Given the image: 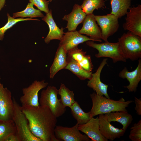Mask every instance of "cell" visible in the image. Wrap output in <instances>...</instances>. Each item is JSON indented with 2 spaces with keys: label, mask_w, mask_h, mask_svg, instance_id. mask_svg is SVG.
Masks as SVG:
<instances>
[{
  "label": "cell",
  "mask_w": 141,
  "mask_h": 141,
  "mask_svg": "<svg viewBox=\"0 0 141 141\" xmlns=\"http://www.w3.org/2000/svg\"><path fill=\"white\" fill-rule=\"evenodd\" d=\"M68 63L67 53L62 46L59 45L52 64L50 69V78L53 79L57 73L65 69Z\"/></svg>",
  "instance_id": "ffe728a7"
},
{
  "label": "cell",
  "mask_w": 141,
  "mask_h": 141,
  "mask_svg": "<svg viewBox=\"0 0 141 141\" xmlns=\"http://www.w3.org/2000/svg\"><path fill=\"white\" fill-rule=\"evenodd\" d=\"M86 14L79 5L75 4L73 7L72 12L68 15H64L62 19L67 22L66 28L69 31H76L79 25L83 23Z\"/></svg>",
  "instance_id": "e0dca14e"
},
{
  "label": "cell",
  "mask_w": 141,
  "mask_h": 141,
  "mask_svg": "<svg viewBox=\"0 0 141 141\" xmlns=\"http://www.w3.org/2000/svg\"><path fill=\"white\" fill-rule=\"evenodd\" d=\"M119 77L126 79L129 81V85L124 86L129 92H135L138 84L141 80V60L139 58L138 66L133 71L129 72L126 67L119 73Z\"/></svg>",
  "instance_id": "ac0fdd59"
},
{
  "label": "cell",
  "mask_w": 141,
  "mask_h": 141,
  "mask_svg": "<svg viewBox=\"0 0 141 141\" xmlns=\"http://www.w3.org/2000/svg\"><path fill=\"white\" fill-rule=\"evenodd\" d=\"M42 19L46 23L49 27V33L44 39L45 42L48 44L51 40L57 39L61 40L64 34V28L60 29L57 25L52 17V11L50 10L49 12Z\"/></svg>",
  "instance_id": "d6986e66"
},
{
  "label": "cell",
  "mask_w": 141,
  "mask_h": 141,
  "mask_svg": "<svg viewBox=\"0 0 141 141\" xmlns=\"http://www.w3.org/2000/svg\"><path fill=\"white\" fill-rule=\"evenodd\" d=\"M13 99L14 108L13 120L15 124L17 134L20 141H42L31 132L28 120L21 110V106L13 97Z\"/></svg>",
  "instance_id": "277c9868"
},
{
  "label": "cell",
  "mask_w": 141,
  "mask_h": 141,
  "mask_svg": "<svg viewBox=\"0 0 141 141\" xmlns=\"http://www.w3.org/2000/svg\"><path fill=\"white\" fill-rule=\"evenodd\" d=\"M48 83L44 80H35L28 87L22 89L23 95L20 100L22 106H38L40 105L38 93L42 89L46 87Z\"/></svg>",
  "instance_id": "52a82bcc"
},
{
  "label": "cell",
  "mask_w": 141,
  "mask_h": 141,
  "mask_svg": "<svg viewBox=\"0 0 141 141\" xmlns=\"http://www.w3.org/2000/svg\"><path fill=\"white\" fill-rule=\"evenodd\" d=\"M30 3L36 6L40 11L46 14L50 11L48 8L49 1L46 0H28Z\"/></svg>",
  "instance_id": "1f68e13d"
},
{
  "label": "cell",
  "mask_w": 141,
  "mask_h": 141,
  "mask_svg": "<svg viewBox=\"0 0 141 141\" xmlns=\"http://www.w3.org/2000/svg\"><path fill=\"white\" fill-rule=\"evenodd\" d=\"M8 21L3 27L0 28V40H2L4 38V33L8 29L17 23L22 21L28 20H39L37 19L31 18H20L15 19L11 17L8 13L7 14Z\"/></svg>",
  "instance_id": "f1b7e54d"
},
{
  "label": "cell",
  "mask_w": 141,
  "mask_h": 141,
  "mask_svg": "<svg viewBox=\"0 0 141 141\" xmlns=\"http://www.w3.org/2000/svg\"><path fill=\"white\" fill-rule=\"evenodd\" d=\"M5 0H0V9L3 7L5 3Z\"/></svg>",
  "instance_id": "d590c367"
},
{
  "label": "cell",
  "mask_w": 141,
  "mask_h": 141,
  "mask_svg": "<svg viewBox=\"0 0 141 141\" xmlns=\"http://www.w3.org/2000/svg\"><path fill=\"white\" fill-rule=\"evenodd\" d=\"M32 133L42 141H58L55 137L54 130L57 118L46 106L24 105L21 106Z\"/></svg>",
  "instance_id": "6da1fadb"
},
{
  "label": "cell",
  "mask_w": 141,
  "mask_h": 141,
  "mask_svg": "<svg viewBox=\"0 0 141 141\" xmlns=\"http://www.w3.org/2000/svg\"><path fill=\"white\" fill-rule=\"evenodd\" d=\"M1 79L0 76V119L13 120L14 108L11 93L7 87H4Z\"/></svg>",
  "instance_id": "8fae6325"
},
{
  "label": "cell",
  "mask_w": 141,
  "mask_h": 141,
  "mask_svg": "<svg viewBox=\"0 0 141 141\" xmlns=\"http://www.w3.org/2000/svg\"><path fill=\"white\" fill-rule=\"evenodd\" d=\"M94 17L100 27L102 40L105 42H108V38L118 30L119 26L118 18L110 13L106 15H95Z\"/></svg>",
  "instance_id": "ba28073f"
},
{
  "label": "cell",
  "mask_w": 141,
  "mask_h": 141,
  "mask_svg": "<svg viewBox=\"0 0 141 141\" xmlns=\"http://www.w3.org/2000/svg\"><path fill=\"white\" fill-rule=\"evenodd\" d=\"M129 136V139L132 141H141V120L134 124L131 128Z\"/></svg>",
  "instance_id": "f546056e"
},
{
  "label": "cell",
  "mask_w": 141,
  "mask_h": 141,
  "mask_svg": "<svg viewBox=\"0 0 141 141\" xmlns=\"http://www.w3.org/2000/svg\"><path fill=\"white\" fill-rule=\"evenodd\" d=\"M4 141H20L17 133L11 134L9 135Z\"/></svg>",
  "instance_id": "e575fe53"
},
{
  "label": "cell",
  "mask_w": 141,
  "mask_h": 141,
  "mask_svg": "<svg viewBox=\"0 0 141 141\" xmlns=\"http://www.w3.org/2000/svg\"><path fill=\"white\" fill-rule=\"evenodd\" d=\"M104 0H84L80 5L86 15L92 14L95 9L103 7L105 5Z\"/></svg>",
  "instance_id": "83f0119b"
},
{
  "label": "cell",
  "mask_w": 141,
  "mask_h": 141,
  "mask_svg": "<svg viewBox=\"0 0 141 141\" xmlns=\"http://www.w3.org/2000/svg\"><path fill=\"white\" fill-rule=\"evenodd\" d=\"M78 63L82 68L87 71L92 72L93 68L90 55H86L81 61Z\"/></svg>",
  "instance_id": "d6a6232c"
},
{
  "label": "cell",
  "mask_w": 141,
  "mask_h": 141,
  "mask_svg": "<svg viewBox=\"0 0 141 141\" xmlns=\"http://www.w3.org/2000/svg\"><path fill=\"white\" fill-rule=\"evenodd\" d=\"M127 11L123 29L141 37V5L130 7Z\"/></svg>",
  "instance_id": "30bf717a"
},
{
  "label": "cell",
  "mask_w": 141,
  "mask_h": 141,
  "mask_svg": "<svg viewBox=\"0 0 141 141\" xmlns=\"http://www.w3.org/2000/svg\"><path fill=\"white\" fill-rule=\"evenodd\" d=\"M78 130L86 135L92 141H108L99 130L98 117L91 118L86 123L78 125Z\"/></svg>",
  "instance_id": "5bb4252c"
},
{
  "label": "cell",
  "mask_w": 141,
  "mask_h": 141,
  "mask_svg": "<svg viewBox=\"0 0 141 141\" xmlns=\"http://www.w3.org/2000/svg\"><path fill=\"white\" fill-rule=\"evenodd\" d=\"M64 34L59 45L62 46L67 53L78 46L80 44L89 40L93 41L90 38L82 35L77 31H69L64 33Z\"/></svg>",
  "instance_id": "2e32d148"
},
{
  "label": "cell",
  "mask_w": 141,
  "mask_h": 141,
  "mask_svg": "<svg viewBox=\"0 0 141 141\" xmlns=\"http://www.w3.org/2000/svg\"><path fill=\"white\" fill-rule=\"evenodd\" d=\"M104 114L108 121L120 123L122 125V128L126 130L133 119L132 115L128 113L127 111L112 112Z\"/></svg>",
  "instance_id": "44dd1931"
},
{
  "label": "cell",
  "mask_w": 141,
  "mask_h": 141,
  "mask_svg": "<svg viewBox=\"0 0 141 141\" xmlns=\"http://www.w3.org/2000/svg\"><path fill=\"white\" fill-rule=\"evenodd\" d=\"M86 52L83 51L77 46L69 51L67 53L68 58L72 59L78 62L81 61L86 55Z\"/></svg>",
  "instance_id": "4dcf8cb0"
},
{
  "label": "cell",
  "mask_w": 141,
  "mask_h": 141,
  "mask_svg": "<svg viewBox=\"0 0 141 141\" xmlns=\"http://www.w3.org/2000/svg\"><path fill=\"white\" fill-rule=\"evenodd\" d=\"M58 94L60 95L61 103L65 107L70 108L75 101L73 91L70 90L63 84H61L58 90Z\"/></svg>",
  "instance_id": "d4e9b609"
},
{
  "label": "cell",
  "mask_w": 141,
  "mask_h": 141,
  "mask_svg": "<svg viewBox=\"0 0 141 141\" xmlns=\"http://www.w3.org/2000/svg\"><path fill=\"white\" fill-rule=\"evenodd\" d=\"M67 57L68 63L65 69L69 70L81 80H89L91 78L92 73V72L85 70L76 61Z\"/></svg>",
  "instance_id": "603a6c76"
},
{
  "label": "cell",
  "mask_w": 141,
  "mask_h": 141,
  "mask_svg": "<svg viewBox=\"0 0 141 141\" xmlns=\"http://www.w3.org/2000/svg\"><path fill=\"white\" fill-rule=\"evenodd\" d=\"M33 5L31 3H28L24 10L13 13V17L15 18L21 17L23 18L28 17L31 18L37 17H43L44 16V14L39 10L34 8Z\"/></svg>",
  "instance_id": "4316f807"
},
{
  "label": "cell",
  "mask_w": 141,
  "mask_h": 141,
  "mask_svg": "<svg viewBox=\"0 0 141 141\" xmlns=\"http://www.w3.org/2000/svg\"><path fill=\"white\" fill-rule=\"evenodd\" d=\"M107 58L104 59L101 63L96 72L92 73L91 78L88 81L87 85L92 89L97 95L104 96L107 98L110 97L107 93L108 85L103 83L101 80L100 76L102 70L107 63Z\"/></svg>",
  "instance_id": "4fadbf2b"
},
{
  "label": "cell",
  "mask_w": 141,
  "mask_h": 141,
  "mask_svg": "<svg viewBox=\"0 0 141 141\" xmlns=\"http://www.w3.org/2000/svg\"><path fill=\"white\" fill-rule=\"evenodd\" d=\"M92 102V107L90 111L91 118L101 114L112 112L127 111L126 108L133 102L125 101L122 97L118 100H114L97 94L95 92L90 94Z\"/></svg>",
  "instance_id": "7a4b0ae2"
},
{
  "label": "cell",
  "mask_w": 141,
  "mask_h": 141,
  "mask_svg": "<svg viewBox=\"0 0 141 141\" xmlns=\"http://www.w3.org/2000/svg\"><path fill=\"white\" fill-rule=\"evenodd\" d=\"M13 133H17L13 120H4L0 119V141H4L9 135Z\"/></svg>",
  "instance_id": "484cf974"
},
{
  "label": "cell",
  "mask_w": 141,
  "mask_h": 141,
  "mask_svg": "<svg viewBox=\"0 0 141 141\" xmlns=\"http://www.w3.org/2000/svg\"><path fill=\"white\" fill-rule=\"evenodd\" d=\"M120 50L125 58L132 61L141 58V37L128 31L118 39Z\"/></svg>",
  "instance_id": "3957f363"
},
{
  "label": "cell",
  "mask_w": 141,
  "mask_h": 141,
  "mask_svg": "<svg viewBox=\"0 0 141 141\" xmlns=\"http://www.w3.org/2000/svg\"><path fill=\"white\" fill-rule=\"evenodd\" d=\"M131 0H110L111 10L110 14L118 19L126 14L130 7Z\"/></svg>",
  "instance_id": "7402d4cb"
},
{
  "label": "cell",
  "mask_w": 141,
  "mask_h": 141,
  "mask_svg": "<svg viewBox=\"0 0 141 141\" xmlns=\"http://www.w3.org/2000/svg\"><path fill=\"white\" fill-rule=\"evenodd\" d=\"M99 130L102 135L107 140L112 141L123 136L126 130L114 126L108 121L104 114L99 115Z\"/></svg>",
  "instance_id": "9a60e30c"
},
{
  "label": "cell",
  "mask_w": 141,
  "mask_h": 141,
  "mask_svg": "<svg viewBox=\"0 0 141 141\" xmlns=\"http://www.w3.org/2000/svg\"><path fill=\"white\" fill-rule=\"evenodd\" d=\"M70 108L72 115L77 120L78 125L86 123L91 118L90 111L84 112L77 101H75Z\"/></svg>",
  "instance_id": "cb8c5ba5"
},
{
  "label": "cell",
  "mask_w": 141,
  "mask_h": 141,
  "mask_svg": "<svg viewBox=\"0 0 141 141\" xmlns=\"http://www.w3.org/2000/svg\"><path fill=\"white\" fill-rule=\"evenodd\" d=\"M94 15L93 13L86 15L83 27L78 32L90 36L93 41L101 42V30L96 23Z\"/></svg>",
  "instance_id": "7c38bea8"
},
{
  "label": "cell",
  "mask_w": 141,
  "mask_h": 141,
  "mask_svg": "<svg viewBox=\"0 0 141 141\" xmlns=\"http://www.w3.org/2000/svg\"><path fill=\"white\" fill-rule=\"evenodd\" d=\"M77 123L72 127L56 126L54 130L55 137L58 141H90L91 139L85 134L81 133Z\"/></svg>",
  "instance_id": "9c48e42d"
},
{
  "label": "cell",
  "mask_w": 141,
  "mask_h": 141,
  "mask_svg": "<svg viewBox=\"0 0 141 141\" xmlns=\"http://www.w3.org/2000/svg\"><path fill=\"white\" fill-rule=\"evenodd\" d=\"M86 44L98 51V53L95 55L97 58L103 57L109 58L112 59L114 63L119 61H126V59L120 50L118 42L112 43L108 41L97 44L95 43L93 41L89 40L86 42Z\"/></svg>",
  "instance_id": "8992f818"
},
{
  "label": "cell",
  "mask_w": 141,
  "mask_h": 141,
  "mask_svg": "<svg viewBox=\"0 0 141 141\" xmlns=\"http://www.w3.org/2000/svg\"><path fill=\"white\" fill-rule=\"evenodd\" d=\"M134 102L136 106L134 108L136 113L139 115H141V98L134 97Z\"/></svg>",
  "instance_id": "836d02e7"
},
{
  "label": "cell",
  "mask_w": 141,
  "mask_h": 141,
  "mask_svg": "<svg viewBox=\"0 0 141 141\" xmlns=\"http://www.w3.org/2000/svg\"><path fill=\"white\" fill-rule=\"evenodd\" d=\"M58 90L55 86H48L41 92L39 104L41 106L48 107L56 118L62 115L66 110V107L57 98Z\"/></svg>",
  "instance_id": "5b68a950"
}]
</instances>
